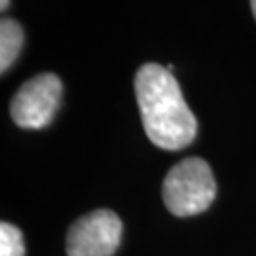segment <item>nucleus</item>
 I'll return each mask as SVG.
<instances>
[{"label":"nucleus","instance_id":"nucleus-1","mask_svg":"<svg viewBox=\"0 0 256 256\" xmlns=\"http://www.w3.org/2000/svg\"><path fill=\"white\" fill-rule=\"evenodd\" d=\"M135 97L148 138L164 150H182L194 142L198 122L180 86L167 66L142 64L135 76Z\"/></svg>","mask_w":256,"mask_h":256},{"label":"nucleus","instance_id":"nucleus-2","mask_svg":"<svg viewBox=\"0 0 256 256\" xmlns=\"http://www.w3.org/2000/svg\"><path fill=\"white\" fill-rule=\"evenodd\" d=\"M162 196L174 216H194L207 210L216 198V182L209 164L202 158L178 162L165 176Z\"/></svg>","mask_w":256,"mask_h":256},{"label":"nucleus","instance_id":"nucleus-3","mask_svg":"<svg viewBox=\"0 0 256 256\" xmlns=\"http://www.w3.org/2000/svg\"><path fill=\"white\" fill-rule=\"evenodd\" d=\"M63 95V84L54 72L38 74L18 90L12 99V120L23 129H44L52 124Z\"/></svg>","mask_w":256,"mask_h":256},{"label":"nucleus","instance_id":"nucleus-4","mask_svg":"<svg viewBox=\"0 0 256 256\" xmlns=\"http://www.w3.org/2000/svg\"><path fill=\"white\" fill-rule=\"evenodd\" d=\"M122 220L108 209H97L74 222L66 234L68 256H112L122 239Z\"/></svg>","mask_w":256,"mask_h":256},{"label":"nucleus","instance_id":"nucleus-5","mask_svg":"<svg viewBox=\"0 0 256 256\" xmlns=\"http://www.w3.org/2000/svg\"><path fill=\"white\" fill-rule=\"evenodd\" d=\"M23 27L16 19H2L0 21V70L6 72L19 57L23 48Z\"/></svg>","mask_w":256,"mask_h":256},{"label":"nucleus","instance_id":"nucleus-6","mask_svg":"<svg viewBox=\"0 0 256 256\" xmlns=\"http://www.w3.org/2000/svg\"><path fill=\"white\" fill-rule=\"evenodd\" d=\"M25 243L21 230L10 222L0 224V256H23Z\"/></svg>","mask_w":256,"mask_h":256},{"label":"nucleus","instance_id":"nucleus-7","mask_svg":"<svg viewBox=\"0 0 256 256\" xmlns=\"http://www.w3.org/2000/svg\"><path fill=\"white\" fill-rule=\"evenodd\" d=\"M250 10H252V16L256 19V0H250Z\"/></svg>","mask_w":256,"mask_h":256},{"label":"nucleus","instance_id":"nucleus-8","mask_svg":"<svg viewBox=\"0 0 256 256\" xmlns=\"http://www.w3.org/2000/svg\"><path fill=\"white\" fill-rule=\"evenodd\" d=\"M8 4H10V0H0V8H2V10L8 8Z\"/></svg>","mask_w":256,"mask_h":256}]
</instances>
